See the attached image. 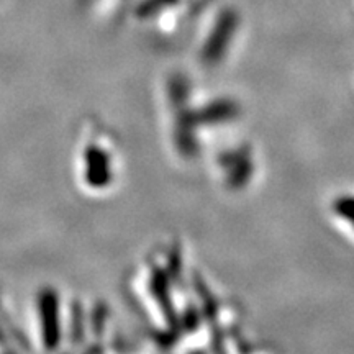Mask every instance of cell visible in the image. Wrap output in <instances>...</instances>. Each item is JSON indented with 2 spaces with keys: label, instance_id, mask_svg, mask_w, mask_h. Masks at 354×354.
<instances>
[{
  "label": "cell",
  "instance_id": "1",
  "mask_svg": "<svg viewBox=\"0 0 354 354\" xmlns=\"http://www.w3.org/2000/svg\"><path fill=\"white\" fill-rule=\"evenodd\" d=\"M335 212L343 218L351 221L354 227V197H342L335 202Z\"/></svg>",
  "mask_w": 354,
  "mask_h": 354
}]
</instances>
